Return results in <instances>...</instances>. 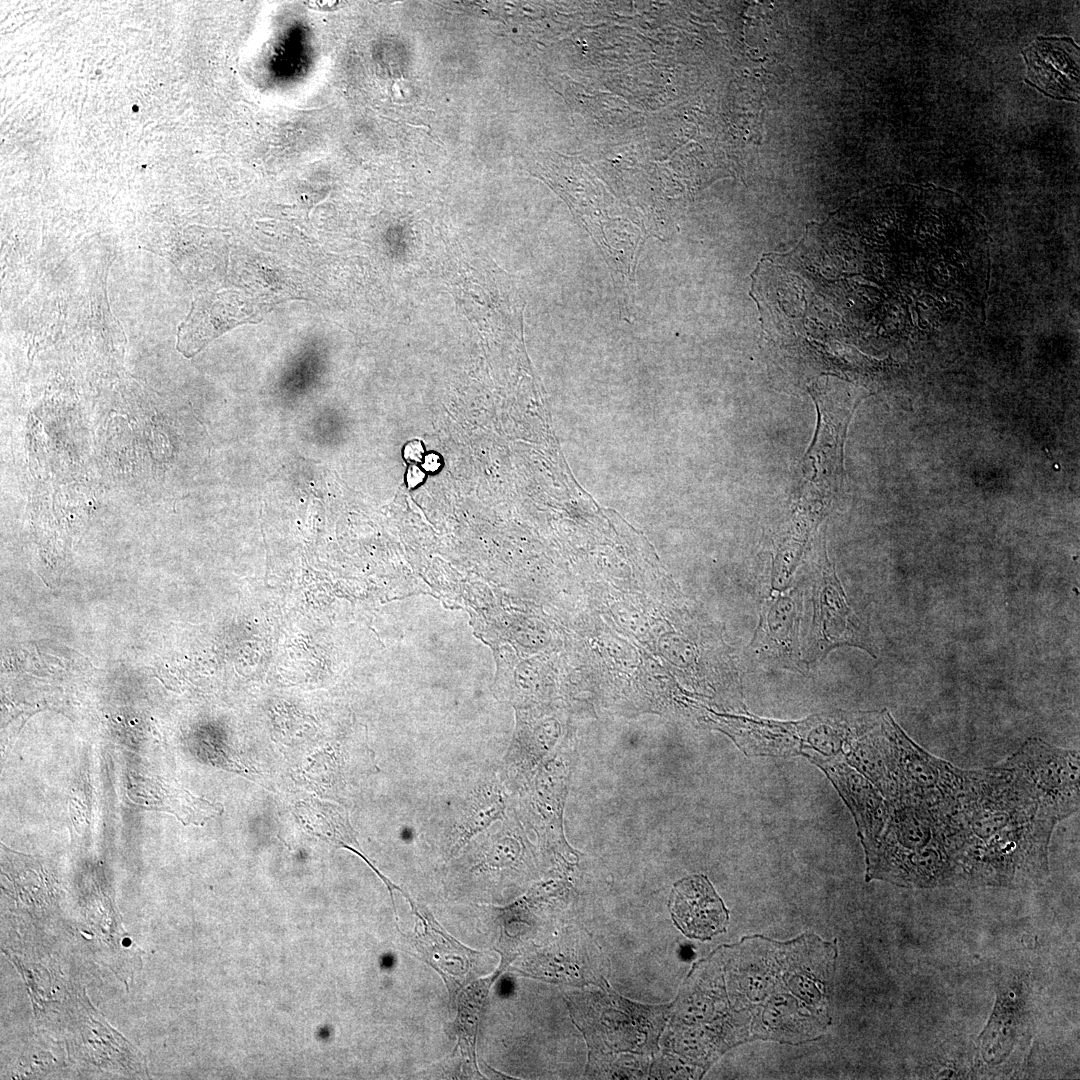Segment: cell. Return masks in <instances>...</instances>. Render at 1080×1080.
<instances>
[{
	"label": "cell",
	"mask_w": 1080,
	"mask_h": 1080,
	"mask_svg": "<svg viewBox=\"0 0 1080 1080\" xmlns=\"http://www.w3.org/2000/svg\"><path fill=\"white\" fill-rule=\"evenodd\" d=\"M1000 765L1018 777L1045 815L1057 824L1078 811V751L1030 738Z\"/></svg>",
	"instance_id": "3957f363"
},
{
	"label": "cell",
	"mask_w": 1080,
	"mask_h": 1080,
	"mask_svg": "<svg viewBox=\"0 0 1080 1080\" xmlns=\"http://www.w3.org/2000/svg\"><path fill=\"white\" fill-rule=\"evenodd\" d=\"M854 646L876 657L866 624L848 605L845 592L824 553L813 584V616L802 654L806 663L817 661L832 649Z\"/></svg>",
	"instance_id": "277c9868"
},
{
	"label": "cell",
	"mask_w": 1080,
	"mask_h": 1080,
	"mask_svg": "<svg viewBox=\"0 0 1080 1080\" xmlns=\"http://www.w3.org/2000/svg\"><path fill=\"white\" fill-rule=\"evenodd\" d=\"M798 611L794 592L771 599L763 606L752 641V654L760 662L792 669L799 666Z\"/></svg>",
	"instance_id": "52a82bcc"
},
{
	"label": "cell",
	"mask_w": 1080,
	"mask_h": 1080,
	"mask_svg": "<svg viewBox=\"0 0 1080 1080\" xmlns=\"http://www.w3.org/2000/svg\"><path fill=\"white\" fill-rule=\"evenodd\" d=\"M669 910L674 924L688 938L710 940L725 932L729 911L704 875H692L676 882Z\"/></svg>",
	"instance_id": "8992f818"
},
{
	"label": "cell",
	"mask_w": 1080,
	"mask_h": 1080,
	"mask_svg": "<svg viewBox=\"0 0 1080 1080\" xmlns=\"http://www.w3.org/2000/svg\"><path fill=\"white\" fill-rule=\"evenodd\" d=\"M948 815L958 884L1026 887L1048 875L1057 823L1011 770L1000 764L966 770Z\"/></svg>",
	"instance_id": "6da1fadb"
},
{
	"label": "cell",
	"mask_w": 1080,
	"mask_h": 1080,
	"mask_svg": "<svg viewBox=\"0 0 1080 1080\" xmlns=\"http://www.w3.org/2000/svg\"><path fill=\"white\" fill-rule=\"evenodd\" d=\"M1025 82L1057 100H1079V47L1070 37L1035 39L1022 51Z\"/></svg>",
	"instance_id": "5b68a950"
},
{
	"label": "cell",
	"mask_w": 1080,
	"mask_h": 1080,
	"mask_svg": "<svg viewBox=\"0 0 1080 1080\" xmlns=\"http://www.w3.org/2000/svg\"><path fill=\"white\" fill-rule=\"evenodd\" d=\"M840 784L867 850L880 835L889 814V801L861 774L844 767Z\"/></svg>",
	"instance_id": "8fae6325"
},
{
	"label": "cell",
	"mask_w": 1080,
	"mask_h": 1080,
	"mask_svg": "<svg viewBox=\"0 0 1080 1080\" xmlns=\"http://www.w3.org/2000/svg\"><path fill=\"white\" fill-rule=\"evenodd\" d=\"M874 842L865 850L866 880L906 888L957 884V865L945 815L924 801L898 797Z\"/></svg>",
	"instance_id": "7a4b0ae2"
},
{
	"label": "cell",
	"mask_w": 1080,
	"mask_h": 1080,
	"mask_svg": "<svg viewBox=\"0 0 1080 1080\" xmlns=\"http://www.w3.org/2000/svg\"><path fill=\"white\" fill-rule=\"evenodd\" d=\"M230 293L197 298L187 319L179 326L177 348L186 357L199 352L211 340L237 324L250 321Z\"/></svg>",
	"instance_id": "ba28073f"
},
{
	"label": "cell",
	"mask_w": 1080,
	"mask_h": 1080,
	"mask_svg": "<svg viewBox=\"0 0 1080 1080\" xmlns=\"http://www.w3.org/2000/svg\"><path fill=\"white\" fill-rule=\"evenodd\" d=\"M441 466V459L437 454H429L425 457L423 468L426 471L434 472Z\"/></svg>",
	"instance_id": "5bb4252c"
},
{
	"label": "cell",
	"mask_w": 1080,
	"mask_h": 1080,
	"mask_svg": "<svg viewBox=\"0 0 1080 1080\" xmlns=\"http://www.w3.org/2000/svg\"><path fill=\"white\" fill-rule=\"evenodd\" d=\"M127 796L142 808L173 814L184 825H203L210 818L222 813L220 804L194 796L187 790L165 781L135 774L129 778Z\"/></svg>",
	"instance_id": "9c48e42d"
},
{
	"label": "cell",
	"mask_w": 1080,
	"mask_h": 1080,
	"mask_svg": "<svg viewBox=\"0 0 1080 1080\" xmlns=\"http://www.w3.org/2000/svg\"><path fill=\"white\" fill-rule=\"evenodd\" d=\"M818 410V425L814 441L807 458L814 464L817 476L826 477L827 483L836 482V476L843 471V443L849 420L855 406L837 408L836 401H830L825 394L816 389L811 391Z\"/></svg>",
	"instance_id": "30bf717a"
},
{
	"label": "cell",
	"mask_w": 1080,
	"mask_h": 1080,
	"mask_svg": "<svg viewBox=\"0 0 1080 1080\" xmlns=\"http://www.w3.org/2000/svg\"><path fill=\"white\" fill-rule=\"evenodd\" d=\"M424 449L420 442L413 441L406 445L404 456L408 461L419 462L423 457Z\"/></svg>",
	"instance_id": "7c38bea8"
},
{
	"label": "cell",
	"mask_w": 1080,
	"mask_h": 1080,
	"mask_svg": "<svg viewBox=\"0 0 1080 1080\" xmlns=\"http://www.w3.org/2000/svg\"><path fill=\"white\" fill-rule=\"evenodd\" d=\"M424 479V473L416 466H412L408 470L407 483L409 487H414Z\"/></svg>",
	"instance_id": "4fadbf2b"
}]
</instances>
